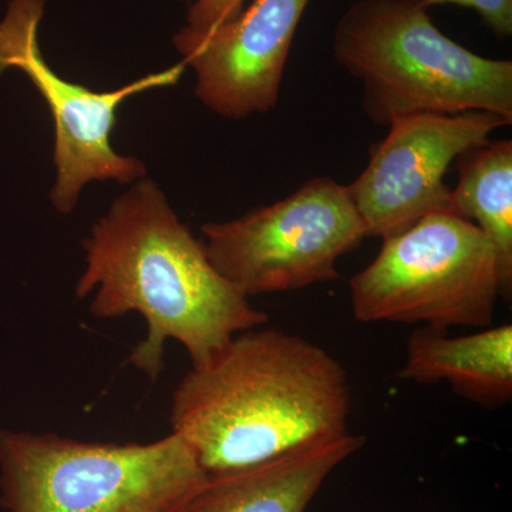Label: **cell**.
<instances>
[{"label": "cell", "instance_id": "1", "mask_svg": "<svg viewBox=\"0 0 512 512\" xmlns=\"http://www.w3.org/2000/svg\"><path fill=\"white\" fill-rule=\"evenodd\" d=\"M83 248L86 269L77 281V298L94 292L90 313L97 319L143 316L146 338L128 362L150 380L163 373L170 339L184 346L198 369L235 335L268 322V315L214 268L204 242L150 178H140L114 200Z\"/></svg>", "mask_w": 512, "mask_h": 512}, {"label": "cell", "instance_id": "2", "mask_svg": "<svg viewBox=\"0 0 512 512\" xmlns=\"http://www.w3.org/2000/svg\"><path fill=\"white\" fill-rule=\"evenodd\" d=\"M245 330L178 384L171 427L208 476L274 460L350 433L345 367L311 340Z\"/></svg>", "mask_w": 512, "mask_h": 512}, {"label": "cell", "instance_id": "3", "mask_svg": "<svg viewBox=\"0 0 512 512\" xmlns=\"http://www.w3.org/2000/svg\"><path fill=\"white\" fill-rule=\"evenodd\" d=\"M336 63L363 84L377 126L416 114L488 111L512 124V62L444 35L423 0H356L333 30Z\"/></svg>", "mask_w": 512, "mask_h": 512}, {"label": "cell", "instance_id": "4", "mask_svg": "<svg viewBox=\"0 0 512 512\" xmlns=\"http://www.w3.org/2000/svg\"><path fill=\"white\" fill-rule=\"evenodd\" d=\"M187 440L99 443L0 429L6 512H184L207 481Z\"/></svg>", "mask_w": 512, "mask_h": 512}, {"label": "cell", "instance_id": "5", "mask_svg": "<svg viewBox=\"0 0 512 512\" xmlns=\"http://www.w3.org/2000/svg\"><path fill=\"white\" fill-rule=\"evenodd\" d=\"M349 292L359 322L490 328L501 296L497 255L476 224L437 211L383 239Z\"/></svg>", "mask_w": 512, "mask_h": 512}, {"label": "cell", "instance_id": "6", "mask_svg": "<svg viewBox=\"0 0 512 512\" xmlns=\"http://www.w3.org/2000/svg\"><path fill=\"white\" fill-rule=\"evenodd\" d=\"M201 231L211 264L247 298L335 281L339 259L367 238L348 185L329 177Z\"/></svg>", "mask_w": 512, "mask_h": 512}, {"label": "cell", "instance_id": "7", "mask_svg": "<svg viewBox=\"0 0 512 512\" xmlns=\"http://www.w3.org/2000/svg\"><path fill=\"white\" fill-rule=\"evenodd\" d=\"M47 0H10L0 20V76L20 70L35 84L55 121L56 183L50 200L60 214H70L83 188L92 181L133 184L146 177V165L121 156L111 146L121 104L148 90L174 86L183 76V63L147 74L111 92H94L59 76L39 46V25Z\"/></svg>", "mask_w": 512, "mask_h": 512}, {"label": "cell", "instance_id": "8", "mask_svg": "<svg viewBox=\"0 0 512 512\" xmlns=\"http://www.w3.org/2000/svg\"><path fill=\"white\" fill-rule=\"evenodd\" d=\"M505 126L507 121L488 111L393 120L387 136L370 147L365 171L348 185L366 237H394L426 215L450 210L444 175L451 164Z\"/></svg>", "mask_w": 512, "mask_h": 512}, {"label": "cell", "instance_id": "9", "mask_svg": "<svg viewBox=\"0 0 512 512\" xmlns=\"http://www.w3.org/2000/svg\"><path fill=\"white\" fill-rule=\"evenodd\" d=\"M311 0H254L210 30L184 26L173 36L195 73V96L227 119L268 113L278 104L293 37Z\"/></svg>", "mask_w": 512, "mask_h": 512}, {"label": "cell", "instance_id": "10", "mask_svg": "<svg viewBox=\"0 0 512 512\" xmlns=\"http://www.w3.org/2000/svg\"><path fill=\"white\" fill-rule=\"evenodd\" d=\"M365 446L348 433L231 473L212 474L184 512H306L330 474Z\"/></svg>", "mask_w": 512, "mask_h": 512}, {"label": "cell", "instance_id": "11", "mask_svg": "<svg viewBox=\"0 0 512 512\" xmlns=\"http://www.w3.org/2000/svg\"><path fill=\"white\" fill-rule=\"evenodd\" d=\"M400 379L450 384L454 392L484 406L512 399V326L484 328L464 336L423 326L410 336Z\"/></svg>", "mask_w": 512, "mask_h": 512}, {"label": "cell", "instance_id": "12", "mask_svg": "<svg viewBox=\"0 0 512 512\" xmlns=\"http://www.w3.org/2000/svg\"><path fill=\"white\" fill-rule=\"evenodd\" d=\"M450 210L476 224L497 255L501 296L512 295V141L488 140L457 158Z\"/></svg>", "mask_w": 512, "mask_h": 512}, {"label": "cell", "instance_id": "13", "mask_svg": "<svg viewBox=\"0 0 512 512\" xmlns=\"http://www.w3.org/2000/svg\"><path fill=\"white\" fill-rule=\"evenodd\" d=\"M423 3L429 9L457 5L474 10L498 39H508L512 35V0H423Z\"/></svg>", "mask_w": 512, "mask_h": 512}, {"label": "cell", "instance_id": "14", "mask_svg": "<svg viewBox=\"0 0 512 512\" xmlns=\"http://www.w3.org/2000/svg\"><path fill=\"white\" fill-rule=\"evenodd\" d=\"M244 10V0H195L188 12V28L210 30L237 18Z\"/></svg>", "mask_w": 512, "mask_h": 512}]
</instances>
